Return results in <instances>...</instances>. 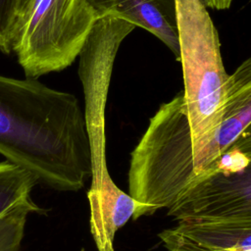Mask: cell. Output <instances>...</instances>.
<instances>
[{"label":"cell","mask_w":251,"mask_h":251,"mask_svg":"<svg viewBox=\"0 0 251 251\" xmlns=\"http://www.w3.org/2000/svg\"><path fill=\"white\" fill-rule=\"evenodd\" d=\"M251 136L224 153L168 209L182 220H251Z\"/></svg>","instance_id":"cell-5"},{"label":"cell","mask_w":251,"mask_h":251,"mask_svg":"<svg viewBox=\"0 0 251 251\" xmlns=\"http://www.w3.org/2000/svg\"><path fill=\"white\" fill-rule=\"evenodd\" d=\"M96 21L85 0H32L11 39L25 77L37 79L72 65Z\"/></svg>","instance_id":"cell-4"},{"label":"cell","mask_w":251,"mask_h":251,"mask_svg":"<svg viewBox=\"0 0 251 251\" xmlns=\"http://www.w3.org/2000/svg\"><path fill=\"white\" fill-rule=\"evenodd\" d=\"M182 93L199 178L220 158L214 137L222 122L227 80L217 28L199 0H176Z\"/></svg>","instance_id":"cell-2"},{"label":"cell","mask_w":251,"mask_h":251,"mask_svg":"<svg viewBox=\"0 0 251 251\" xmlns=\"http://www.w3.org/2000/svg\"><path fill=\"white\" fill-rule=\"evenodd\" d=\"M38 183L33 175L8 161L0 162V218L32 201L30 193Z\"/></svg>","instance_id":"cell-8"},{"label":"cell","mask_w":251,"mask_h":251,"mask_svg":"<svg viewBox=\"0 0 251 251\" xmlns=\"http://www.w3.org/2000/svg\"><path fill=\"white\" fill-rule=\"evenodd\" d=\"M199 179L182 93L151 118L131 152L128 194L139 205L137 218L169 209Z\"/></svg>","instance_id":"cell-3"},{"label":"cell","mask_w":251,"mask_h":251,"mask_svg":"<svg viewBox=\"0 0 251 251\" xmlns=\"http://www.w3.org/2000/svg\"><path fill=\"white\" fill-rule=\"evenodd\" d=\"M41 209L32 201L25 203L0 218V251H21L27 217Z\"/></svg>","instance_id":"cell-9"},{"label":"cell","mask_w":251,"mask_h":251,"mask_svg":"<svg viewBox=\"0 0 251 251\" xmlns=\"http://www.w3.org/2000/svg\"><path fill=\"white\" fill-rule=\"evenodd\" d=\"M0 12L4 15L8 22L10 37L12 33V23H13V0H0Z\"/></svg>","instance_id":"cell-12"},{"label":"cell","mask_w":251,"mask_h":251,"mask_svg":"<svg viewBox=\"0 0 251 251\" xmlns=\"http://www.w3.org/2000/svg\"><path fill=\"white\" fill-rule=\"evenodd\" d=\"M96 19L116 16L160 39L179 62L176 0H85Z\"/></svg>","instance_id":"cell-7"},{"label":"cell","mask_w":251,"mask_h":251,"mask_svg":"<svg viewBox=\"0 0 251 251\" xmlns=\"http://www.w3.org/2000/svg\"><path fill=\"white\" fill-rule=\"evenodd\" d=\"M207 9L214 10H226L228 9L233 0H199Z\"/></svg>","instance_id":"cell-13"},{"label":"cell","mask_w":251,"mask_h":251,"mask_svg":"<svg viewBox=\"0 0 251 251\" xmlns=\"http://www.w3.org/2000/svg\"><path fill=\"white\" fill-rule=\"evenodd\" d=\"M0 155L54 189H81L91 156L76 97L35 78L0 75Z\"/></svg>","instance_id":"cell-1"},{"label":"cell","mask_w":251,"mask_h":251,"mask_svg":"<svg viewBox=\"0 0 251 251\" xmlns=\"http://www.w3.org/2000/svg\"><path fill=\"white\" fill-rule=\"evenodd\" d=\"M0 52L10 53L11 52V39L9 25L6 18L0 12Z\"/></svg>","instance_id":"cell-10"},{"label":"cell","mask_w":251,"mask_h":251,"mask_svg":"<svg viewBox=\"0 0 251 251\" xmlns=\"http://www.w3.org/2000/svg\"><path fill=\"white\" fill-rule=\"evenodd\" d=\"M158 237L169 251H251V220H182Z\"/></svg>","instance_id":"cell-6"},{"label":"cell","mask_w":251,"mask_h":251,"mask_svg":"<svg viewBox=\"0 0 251 251\" xmlns=\"http://www.w3.org/2000/svg\"><path fill=\"white\" fill-rule=\"evenodd\" d=\"M32 0H13V23H12L11 39H12V34L16 25L22 20V18L25 14Z\"/></svg>","instance_id":"cell-11"}]
</instances>
